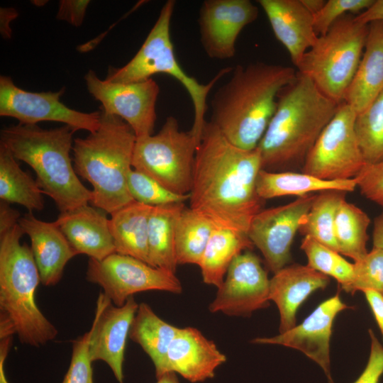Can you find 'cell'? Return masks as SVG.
I'll return each instance as SVG.
<instances>
[{"mask_svg":"<svg viewBox=\"0 0 383 383\" xmlns=\"http://www.w3.org/2000/svg\"><path fill=\"white\" fill-rule=\"evenodd\" d=\"M262 169L257 148L235 146L206 121L195 155L189 208L216 226L248 233L261 210L256 180Z\"/></svg>","mask_w":383,"mask_h":383,"instance_id":"cell-1","label":"cell"},{"mask_svg":"<svg viewBox=\"0 0 383 383\" xmlns=\"http://www.w3.org/2000/svg\"><path fill=\"white\" fill-rule=\"evenodd\" d=\"M214 93L211 120L233 145L255 149L272 118L280 91L294 81L292 67L256 62L238 65Z\"/></svg>","mask_w":383,"mask_h":383,"instance_id":"cell-2","label":"cell"},{"mask_svg":"<svg viewBox=\"0 0 383 383\" xmlns=\"http://www.w3.org/2000/svg\"><path fill=\"white\" fill-rule=\"evenodd\" d=\"M339 104L297 72L294 81L279 94L274 113L257 147L262 169L304 163Z\"/></svg>","mask_w":383,"mask_h":383,"instance_id":"cell-3","label":"cell"},{"mask_svg":"<svg viewBox=\"0 0 383 383\" xmlns=\"http://www.w3.org/2000/svg\"><path fill=\"white\" fill-rule=\"evenodd\" d=\"M75 132L67 125L43 129L37 124L21 123L1 131L0 143L16 160L33 169L43 194L54 201L60 213L87 205L93 198L72 164L70 151Z\"/></svg>","mask_w":383,"mask_h":383,"instance_id":"cell-4","label":"cell"},{"mask_svg":"<svg viewBox=\"0 0 383 383\" xmlns=\"http://www.w3.org/2000/svg\"><path fill=\"white\" fill-rule=\"evenodd\" d=\"M136 139L125 121L101 109L97 131L74 140V170L91 184L94 206L106 213L111 214L134 201L128 179Z\"/></svg>","mask_w":383,"mask_h":383,"instance_id":"cell-5","label":"cell"},{"mask_svg":"<svg viewBox=\"0 0 383 383\" xmlns=\"http://www.w3.org/2000/svg\"><path fill=\"white\" fill-rule=\"evenodd\" d=\"M23 234L18 223L0 233V316L13 323L21 343L39 348L58 331L35 302L40 277L30 248L21 243Z\"/></svg>","mask_w":383,"mask_h":383,"instance_id":"cell-6","label":"cell"},{"mask_svg":"<svg viewBox=\"0 0 383 383\" xmlns=\"http://www.w3.org/2000/svg\"><path fill=\"white\" fill-rule=\"evenodd\" d=\"M175 1L168 0L162 6L155 23L135 56L120 68L110 67L105 80L114 83L143 82L155 74L163 73L178 81L187 91L194 108L191 130L200 140L206 123L207 98L214 84L232 68L221 70L204 84L189 75L179 64L171 40L170 24Z\"/></svg>","mask_w":383,"mask_h":383,"instance_id":"cell-7","label":"cell"},{"mask_svg":"<svg viewBox=\"0 0 383 383\" xmlns=\"http://www.w3.org/2000/svg\"><path fill=\"white\" fill-rule=\"evenodd\" d=\"M368 25L348 14L318 36L297 66L327 96L340 104L360 62Z\"/></svg>","mask_w":383,"mask_h":383,"instance_id":"cell-8","label":"cell"},{"mask_svg":"<svg viewBox=\"0 0 383 383\" xmlns=\"http://www.w3.org/2000/svg\"><path fill=\"white\" fill-rule=\"evenodd\" d=\"M199 143L192 130H179L177 118L168 116L157 134L137 138L132 167L174 193L189 194Z\"/></svg>","mask_w":383,"mask_h":383,"instance_id":"cell-9","label":"cell"},{"mask_svg":"<svg viewBox=\"0 0 383 383\" xmlns=\"http://www.w3.org/2000/svg\"><path fill=\"white\" fill-rule=\"evenodd\" d=\"M355 111L340 103L306 155L302 172L323 180L355 178L367 165L357 138Z\"/></svg>","mask_w":383,"mask_h":383,"instance_id":"cell-10","label":"cell"},{"mask_svg":"<svg viewBox=\"0 0 383 383\" xmlns=\"http://www.w3.org/2000/svg\"><path fill=\"white\" fill-rule=\"evenodd\" d=\"M86 279L100 286L103 293L118 306L138 292L158 290L179 294L182 292L174 273L117 252L101 260L89 258Z\"/></svg>","mask_w":383,"mask_h":383,"instance_id":"cell-11","label":"cell"},{"mask_svg":"<svg viewBox=\"0 0 383 383\" xmlns=\"http://www.w3.org/2000/svg\"><path fill=\"white\" fill-rule=\"evenodd\" d=\"M64 91L30 92L18 87L10 77L1 76L0 116L15 118L21 124L50 121L63 123L76 131H96L101 111L85 113L67 107L60 101Z\"/></svg>","mask_w":383,"mask_h":383,"instance_id":"cell-12","label":"cell"},{"mask_svg":"<svg viewBox=\"0 0 383 383\" xmlns=\"http://www.w3.org/2000/svg\"><path fill=\"white\" fill-rule=\"evenodd\" d=\"M84 79L88 91L101 102L100 109L105 113L125 121L137 138L153 134L160 87L152 78L134 83H114L99 79L90 70Z\"/></svg>","mask_w":383,"mask_h":383,"instance_id":"cell-13","label":"cell"},{"mask_svg":"<svg viewBox=\"0 0 383 383\" xmlns=\"http://www.w3.org/2000/svg\"><path fill=\"white\" fill-rule=\"evenodd\" d=\"M316 195H306L279 206L260 210L252 219L248 235L274 274L289 262L292 242Z\"/></svg>","mask_w":383,"mask_h":383,"instance_id":"cell-14","label":"cell"},{"mask_svg":"<svg viewBox=\"0 0 383 383\" xmlns=\"http://www.w3.org/2000/svg\"><path fill=\"white\" fill-rule=\"evenodd\" d=\"M270 281L260 258L249 250L242 252L229 266L209 310L231 316H248L268 306Z\"/></svg>","mask_w":383,"mask_h":383,"instance_id":"cell-15","label":"cell"},{"mask_svg":"<svg viewBox=\"0 0 383 383\" xmlns=\"http://www.w3.org/2000/svg\"><path fill=\"white\" fill-rule=\"evenodd\" d=\"M258 7L250 0H206L199 9L200 42L210 58L226 60L235 53L243 28L258 16Z\"/></svg>","mask_w":383,"mask_h":383,"instance_id":"cell-16","label":"cell"},{"mask_svg":"<svg viewBox=\"0 0 383 383\" xmlns=\"http://www.w3.org/2000/svg\"><path fill=\"white\" fill-rule=\"evenodd\" d=\"M139 304L134 296L121 306L114 305L103 293L99 294L91 326L89 355L93 362H105L115 378L123 383V365L126 340Z\"/></svg>","mask_w":383,"mask_h":383,"instance_id":"cell-17","label":"cell"},{"mask_svg":"<svg viewBox=\"0 0 383 383\" xmlns=\"http://www.w3.org/2000/svg\"><path fill=\"white\" fill-rule=\"evenodd\" d=\"M347 308L336 294L322 302L301 324L274 337L255 338L252 343L282 345L299 350L318 364L330 379L332 325L336 315Z\"/></svg>","mask_w":383,"mask_h":383,"instance_id":"cell-18","label":"cell"},{"mask_svg":"<svg viewBox=\"0 0 383 383\" xmlns=\"http://www.w3.org/2000/svg\"><path fill=\"white\" fill-rule=\"evenodd\" d=\"M226 357L216 345L192 327L179 328L166 355L162 367L156 375L173 372L195 383L211 379Z\"/></svg>","mask_w":383,"mask_h":383,"instance_id":"cell-19","label":"cell"},{"mask_svg":"<svg viewBox=\"0 0 383 383\" xmlns=\"http://www.w3.org/2000/svg\"><path fill=\"white\" fill-rule=\"evenodd\" d=\"M276 38L287 50L297 67L318 35L313 15L301 0H258Z\"/></svg>","mask_w":383,"mask_h":383,"instance_id":"cell-20","label":"cell"},{"mask_svg":"<svg viewBox=\"0 0 383 383\" xmlns=\"http://www.w3.org/2000/svg\"><path fill=\"white\" fill-rule=\"evenodd\" d=\"M18 223L30 238L40 282L47 287L57 284L67 263L78 253L55 221H40L28 212Z\"/></svg>","mask_w":383,"mask_h":383,"instance_id":"cell-21","label":"cell"},{"mask_svg":"<svg viewBox=\"0 0 383 383\" xmlns=\"http://www.w3.org/2000/svg\"><path fill=\"white\" fill-rule=\"evenodd\" d=\"M55 222L78 255L101 260L116 252L104 211L87 204L60 213Z\"/></svg>","mask_w":383,"mask_h":383,"instance_id":"cell-22","label":"cell"},{"mask_svg":"<svg viewBox=\"0 0 383 383\" xmlns=\"http://www.w3.org/2000/svg\"><path fill=\"white\" fill-rule=\"evenodd\" d=\"M328 276L309 265L285 266L270 281V300L273 301L279 311V333L296 326V313L306 299L314 291L326 287Z\"/></svg>","mask_w":383,"mask_h":383,"instance_id":"cell-23","label":"cell"},{"mask_svg":"<svg viewBox=\"0 0 383 383\" xmlns=\"http://www.w3.org/2000/svg\"><path fill=\"white\" fill-rule=\"evenodd\" d=\"M382 91L383 21H374L368 24L364 51L344 101L358 114Z\"/></svg>","mask_w":383,"mask_h":383,"instance_id":"cell-24","label":"cell"},{"mask_svg":"<svg viewBox=\"0 0 383 383\" xmlns=\"http://www.w3.org/2000/svg\"><path fill=\"white\" fill-rule=\"evenodd\" d=\"M152 207L134 201L111 214L116 252L149 264L148 222Z\"/></svg>","mask_w":383,"mask_h":383,"instance_id":"cell-25","label":"cell"},{"mask_svg":"<svg viewBox=\"0 0 383 383\" xmlns=\"http://www.w3.org/2000/svg\"><path fill=\"white\" fill-rule=\"evenodd\" d=\"M356 187L355 178L328 181L303 172H274L263 169L258 173L256 180V192L262 200L284 196L301 197L312 192L327 190L352 192Z\"/></svg>","mask_w":383,"mask_h":383,"instance_id":"cell-26","label":"cell"},{"mask_svg":"<svg viewBox=\"0 0 383 383\" xmlns=\"http://www.w3.org/2000/svg\"><path fill=\"white\" fill-rule=\"evenodd\" d=\"M253 246L247 233L216 226L199 265L203 282L219 288L235 257Z\"/></svg>","mask_w":383,"mask_h":383,"instance_id":"cell-27","label":"cell"},{"mask_svg":"<svg viewBox=\"0 0 383 383\" xmlns=\"http://www.w3.org/2000/svg\"><path fill=\"white\" fill-rule=\"evenodd\" d=\"M184 203L153 206L148 222L149 265L174 273L175 229Z\"/></svg>","mask_w":383,"mask_h":383,"instance_id":"cell-28","label":"cell"},{"mask_svg":"<svg viewBox=\"0 0 383 383\" xmlns=\"http://www.w3.org/2000/svg\"><path fill=\"white\" fill-rule=\"evenodd\" d=\"M179 328L160 318L148 304H139L130 328L129 338L140 345L150 357L155 366V376L162 367L168 349Z\"/></svg>","mask_w":383,"mask_h":383,"instance_id":"cell-29","label":"cell"},{"mask_svg":"<svg viewBox=\"0 0 383 383\" xmlns=\"http://www.w3.org/2000/svg\"><path fill=\"white\" fill-rule=\"evenodd\" d=\"M11 152L0 143V199L23 206L29 212L44 208L42 191L35 180L24 172Z\"/></svg>","mask_w":383,"mask_h":383,"instance_id":"cell-30","label":"cell"},{"mask_svg":"<svg viewBox=\"0 0 383 383\" xmlns=\"http://www.w3.org/2000/svg\"><path fill=\"white\" fill-rule=\"evenodd\" d=\"M215 225L192 209L184 207L176 223L175 250L178 265H199Z\"/></svg>","mask_w":383,"mask_h":383,"instance_id":"cell-31","label":"cell"},{"mask_svg":"<svg viewBox=\"0 0 383 383\" xmlns=\"http://www.w3.org/2000/svg\"><path fill=\"white\" fill-rule=\"evenodd\" d=\"M369 216L361 209L345 199L340 204L335 221V237L339 253L355 262L367 254V228L370 224Z\"/></svg>","mask_w":383,"mask_h":383,"instance_id":"cell-32","label":"cell"},{"mask_svg":"<svg viewBox=\"0 0 383 383\" xmlns=\"http://www.w3.org/2000/svg\"><path fill=\"white\" fill-rule=\"evenodd\" d=\"M345 193L327 190L316 195L299 232L339 252L335 237V221L338 206L345 199Z\"/></svg>","mask_w":383,"mask_h":383,"instance_id":"cell-33","label":"cell"},{"mask_svg":"<svg viewBox=\"0 0 383 383\" xmlns=\"http://www.w3.org/2000/svg\"><path fill=\"white\" fill-rule=\"evenodd\" d=\"M355 130L366 164L383 160V91L356 118Z\"/></svg>","mask_w":383,"mask_h":383,"instance_id":"cell-34","label":"cell"},{"mask_svg":"<svg viewBox=\"0 0 383 383\" xmlns=\"http://www.w3.org/2000/svg\"><path fill=\"white\" fill-rule=\"evenodd\" d=\"M301 249L305 252L310 267L335 278L343 290L351 284L353 263L344 259L338 252L308 235L303 238Z\"/></svg>","mask_w":383,"mask_h":383,"instance_id":"cell-35","label":"cell"},{"mask_svg":"<svg viewBox=\"0 0 383 383\" xmlns=\"http://www.w3.org/2000/svg\"><path fill=\"white\" fill-rule=\"evenodd\" d=\"M128 184L134 201L151 206L184 203L189 199V194H178L162 187L148 175L132 169Z\"/></svg>","mask_w":383,"mask_h":383,"instance_id":"cell-36","label":"cell"},{"mask_svg":"<svg viewBox=\"0 0 383 383\" xmlns=\"http://www.w3.org/2000/svg\"><path fill=\"white\" fill-rule=\"evenodd\" d=\"M351 284L345 289L353 294L356 291L372 289L383 294V249L373 247L360 260L355 262Z\"/></svg>","mask_w":383,"mask_h":383,"instance_id":"cell-37","label":"cell"},{"mask_svg":"<svg viewBox=\"0 0 383 383\" xmlns=\"http://www.w3.org/2000/svg\"><path fill=\"white\" fill-rule=\"evenodd\" d=\"M374 0H328L323 8L313 15V26L318 36L324 35L342 17L363 12Z\"/></svg>","mask_w":383,"mask_h":383,"instance_id":"cell-38","label":"cell"},{"mask_svg":"<svg viewBox=\"0 0 383 383\" xmlns=\"http://www.w3.org/2000/svg\"><path fill=\"white\" fill-rule=\"evenodd\" d=\"M91 329L72 342V356L68 370L62 383H94L89 340Z\"/></svg>","mask_w":383,"mask_h":383,"instance_id":"cell-39","label":"cell"},{"mask_svg":"<svg viewBox=\"0 0 383 383\" xmlns=\"http://www.w3.org/2000/svg\"><path fill=\"white\" fill-rule=\"evenodd\" d=\"M355 179L361 194L383 208V160L367 164Z\"/></svg>","mask_w":383,"mask_h":383,"instance_id":"cell-40","label":"cell"},{"mask_svg":"<svg viewBox=\"0 0 383 383\" xmlns=\"http://www.w3.org/2000/svg\"><path fill=\"white\" fill-rule=\"evenodd\" d=\"M371 349L367 364L360 376L353 383H378L383 374V347L371 329ZM328 383H334L332 378Z\"/></svg>","mask_w":383,"mask_h":383,"instance_id":"cell-41","label":"cell"},{"mask_svg":"<svg viewBox=\"0 0 383 383\" xmlns=\"http://www.w3.org/2000/svg\"><path fill=\"white\" fill-rule=\"evenodd\" d=\"M89 2L87 0H62L59 2L57 18L75 27L80 26Z\"/></svg>","mask_w":383,"mask_h":383,"instance_id":"cell-42","label":"cell"},{"mask_svg":"<svg viewBox=\"0 0 383 383\" xmlns=\"http://www.w3.org/2000/svg\"><path fill=\"white\" fill-rule=\"evenodd\" d=\"M363 292L383 336V294L372 289H366Z\"/></svg>","mask_w":383,"mask_h":383,"instance_id":"cell-43","label":"cell"},{"mask_svg":"<svg viewBox=\"0 0 383 383\" xmlns=\"http://www.w3.org/2000/svg\"><path fill=\"white\" fill-rule=\"evenodd\" d=\"M355 18L358 22L366 25L374 21H383V0H374L367 9Z\"/></svg>","mask_w":383,"mask_h":383,"instance_id":"cell-44","label":"cell"},{"mask_svg":"<svg viewBox=\"0 0 383 383\" xmlns=\"http://www.w3.org/2000/svg\"><path fill=\"white\" fill-rule=\"evenodd\" d=\"M20 213L9 205V203L1 201L0 203V233L18 223Z\"/></svg>","mask_w":383,"mask_h":383,"instance_id":"cell-45","label":"cell"},{"mask_svg":"<svg viewBox=\"0 0 383 383\" xmlns=\"http://www.w3.org/2000/svg\"><path fill=\"white\" fill-rule=\"evenodd\" d=\"M1 33L4 38H11L10 22L16 18L18 12L13 8H1Z\"/></svg>","mask_w":383,"mask_h":383,"instance_id":"cell-46","label":"cell"},{"mask_svg":"<svg viewBox=\"0 0 383 383\" xmlns=\"http://www.w3.org/2000/svg\"><path fill=\"white\" fill-rule=\"evenodd\" d=\"M12 343V336L0 338V383H9L5 374L4 363Z\"/></svg>","mask_w":383,"mask_h":383,"instance_id":"cell-47","label":"cell"},{"mask_svg":"<svg viewBox=\"0 0 383 383\" xmlns=\"http://www.w3.org/2000/svg\"><path fill=\"white\" fill-rule=\"evenodd\" d=\"M372 241L373 247L383 249V211L374 220Z\"/></svg>","mask_w":383,"mask_h":383,"instance_id":"cell-48","label":"cell"},{"mask_svg":"<svg viewBox=\"0 0 383 383\" xmlns=\"http://www.w3.org/2000/svg\"><path fill=\"white\" fill-rule=\"evenodd\" d=\"M301 1L312 15L317 13L326 3L324 0H301Z\"/></svg>","mask_w":383,"mask_h":383,"instance_id":"cell-49","label":"cell"},{"mask_svg":"<svg viewBox=\"0 0 383 383\" xmlns=\"http://www.w3.org/2000/svg\"><path fill=\"white\" fill-rule=\"evenodd\" d=\"M156 383H179L175 372H169L157 378Z\"/></svg>","mask_w":383,"mask_h":383,"instance_id":"cell-50","label":"cell"}]
</instances>
